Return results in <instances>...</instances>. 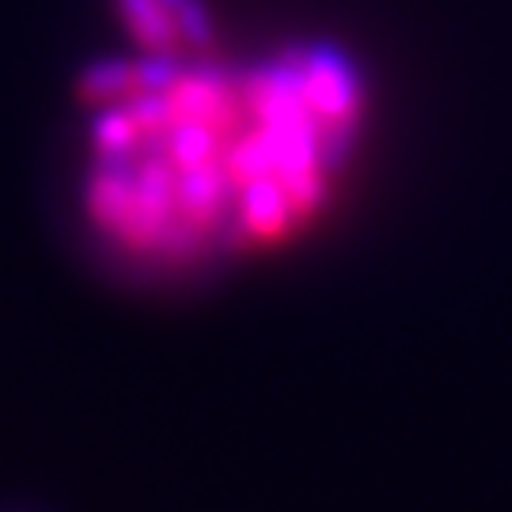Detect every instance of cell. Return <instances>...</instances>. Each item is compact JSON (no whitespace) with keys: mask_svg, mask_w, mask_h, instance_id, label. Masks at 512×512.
<instances>
[{"mask_svg":"<svg viewBox=\"0 0 512 512\" xmlns=\"http://www.w3.org/2000/svg\"><path fill=\"white\" fill-rule=\"evenodd\" d=\"M80 224L114 270L179 281L311 232L368 126L361 61L327 38L251 57L110 54L76 80Z\"/></svg>","mask_w":512,"mask_h":512,"instance_id":"6da1fadb","label":"cell"},{"mask_svg":"<svg viewBox=\"0 0 512 512\" xmlns=\"http://www.w3.org/2000/svg\"><path fill=\"white\" fill-rule=\"evenodd\" d=\"M129 50L148 57H198L217 50L205 0H114Z\"/></svg>","mask_w":512,"mask_h":512,"instance_id":"7a4b0ae2","label":"cell"}]
</instances>
